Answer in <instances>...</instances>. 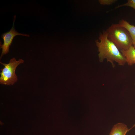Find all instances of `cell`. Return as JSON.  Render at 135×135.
I'll return each mask as SVG.
<instances>
[{
	"mask_svg": "<svg viewBox=\"0 0 135 135\" xmlns=\"http://www.w3.org/2000/svg\"><path fill=\"white\" fill-rule=\"evenodd\" d=\"M118 24L128 31L132 39L133 46L135 48V26L124 20H120Z\"/></svg>",
	"mask_w": 135,
	"mask_h": 135,
	"instance_id": "7",
	"label": "cell"
},
{
	"mask_svg": "<svg viewBox=\"0 0 135 135\" xmlns=\"http://www.w3.org/2000/svg\"><path fill=\"white\" fill-rule=\"evenodd\" d=\"M117 0H99L98 2L100 4L103 5H110L115 3Z\"/></svg>",
	"mask_w": 135,
	"mask_h": 135,
	"instance_id": "9",
	"label": "cell"
},
{
	"mask_svg": "<svg viewBox=\"0 0 135 135\" xmlns=\"http://www.w3.org/2000/svg\"><path fill=\"white\" fill-rule=\"evenodd\" d=\"M106 31L108 39L120 50H127L133 46L129 32L119 24H112Z\"/></svg>",
	"mask_w": 135,
	"mask_h": 135,
	"instance_id": "2",
	"label": "cell"
},
{
	"mask_svg": "<svg viewBox=\"0 0 135 135\" xmlns=\"http://www.w3.org/2000/svg\"><path fill=\"white\" fill-rule=\"evenodd\" d=\"M99 39L100 42L97 40L96 42L99 52L100 62H102L106 59L113 68L115 66L114 62L120 66L124 65L126 63V58L116 45L108 39L106 31L100 33Z\"/></svg>",
	"mask_w": 135,
	"mask_h": 135,
	"instance_id": "1",
	"label": "cell"
},
{
	"mask_svg": "<svg viewBox=\"0 0 135 135\" xmlns=\"http://www.w3.org/2000/svg\"><path fill=\"white\" fill-rule=\"evenodd\" d=\"M120 52L128 65L132 66L135 64V48L133 46L127 50H121Z\"/></svg>",
	"mask_w": 135,
	"mask_h": 135,
	"instance_id": "5",
	"label": "cell"
},
{
	"mask_svg": "<svg viewBox=\"0 0 135 135\" xmlns=\"http://www.w3.org/2000/svg\"><path fill=\"white\" fill-rule=\"evenodd\" d=\"M123 6H129L135 10V0H128L126 3L122 5H119L116 7L115 8L116 9Z\"/></svg>",
	"mask_w": 135,
	"mask_h": 135,
	"instance_id": "8",
	"label": "cell"
},
{
	"mask_svg": "<svg viewBox=\"0 0 135 135\" xmlns=\"http://www.w3.org/2000/svg\"><path fill=\"white\" fill-rule=\"evenodd\" d=\"M134 127H135V124H134L133 126L130 129H131L132 128H133Z\"/></svg>",
	"mask_w": 135,
	"mask_h": 135,
	"instance_id": "10",
	"label": "cell"
},
{
	"mask_svg": "<svg viewBox=\"0 0 135 135\" xmlns=\"http://www.w3.org/2000/svg\"></svg>",
	"mask_w": 135,
	"mask_h": 135,
	"instance_id": "11",
	"label": "cell"
},
{
	"mask_svg": "<svg viewBox=\"0 0 135 135\" xmlns=\"http://www.w3.org/2000/svg\"><path fill=\"white\" fill-rule=\"evenodd\" d=\"M16 18V16L15 15L14 16L13 26L11 29L8 32L3 34L1 36V37L3 40L4 43L2 44H0V48L2 49V53L0 57V60L4 55L9 52L10 47L15 36L20 35L30 36L28 34L20 33L16 30L14 28V22Z\"/></svg>",
	"mask_w": 135,
	"mask_h": 135,
	"instance_id": "4",
	"label": "cell"
},
{
	"mask_svg": "<svg viewBox=\"0 0 135 135\" xmlns=\"http://www.w3.org/2000/svg\"><path fill=\"white\" fill-rule=\"evenodd\" d=\"M24 62V60L22 59L17 61L14 58L10 60L8 64L0 62V63L4 66V68L1 70L0 84L12 85L17 82L18 79L15 73L16 69L19 65Z\"/></svg>",
	"mask_w": 135,
	"mask_h": 135,
	"instance_id": "3",
	"label": "cell"
},
{
	"mask_svg": "<svg viewBox=\"0 0 135 135\" xmlns=\"http://www.w3.org/2000/svg\"><path fill=\"white\" fill-rule=\"evenodd\" d=\"M129 131L126 124L122 123H118L114 126L110 135H126Z\"/></svg>",
	"mask_w": 135,
	"mask_h": 135,
	"instance_id": "6",
	"label": "cell"
}]
</instances>
